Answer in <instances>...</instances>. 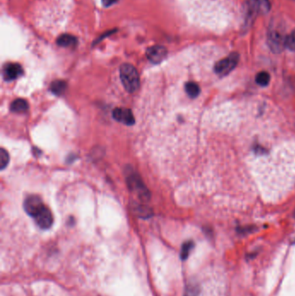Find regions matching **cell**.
Wrapping results in <instances>:
<instances>
[{"mask_svg": "<svg viewBox=\"0 0 295 296\" xmlns=\"http://www.w3.org/2000/svg\"><path fill=\"white\" fill-rule=\"evenodd\" d=\"M121 83L127 92L133 93L140 87V77L136 69L129 64H124L120 69Z\"/></svg>", "mask_w": 295, "mask_h": 296, "instance_id": "6da1fadb", "label": "cell"}, {"mask_svg": "<svg viewBox=\"0 0 295 296\" xmlns=\"http://www.w3.org/2000/svg\"><path fill=\"white\" fill-rule=\"evenodd\" d=\"M239 62V55L237 53H232L228 58H223L219 61L215 66V71L217 75L225 76L234 70Z\"/></svg>", "mask_w": 295, "mask_h": 296, "instance_id": "7a4b0ae2", "label": "cell"}, {"mask_svg": "<svg viewBox=\"0 0 295 296\" xmlns=\"http://www.w3.org/2000/svg\"><path fill=\"white\" fill-rule=\"evenodd\" d=\"M267 45L273 53H280L285 48V38L282 33L272 30L267 35Z\"/></svg>", "mask_w": 295, "mask_h": 296, "instance_id": "3957f363", "label": "cell"}, {"mask_svg": "<svg viewBox=\"0 0 295 296\" xmlns=\"http://www.w3.org/2000/svg\"><path fill=\"white\" fill-rule=\"evenodd\" d=\"M45 204H43L41 198L38 196H30L26 198L24 203V208L26 213L31 217H35L38 211L41 210Z\"/></svg>", "mask_w": 295, "mask_h": 296, "instance_id": "277c9868", "label": "cell"}, {"mask_svg": "<svg viewBox=\"0 0 295 296\" xmlns=\"http://www.w3.org/2000/svg\"><path fill=\"white\" fill-rule=\"evenodd\" d=\"M38 226L41 229H46L51 228L53 223V216L51 210H49L45 205L42 207L41 210L38 211V213L34 217Z\"/></svg>", "mask_w": 295, "mask_h": 296, "instance_id": "5b68a950", "label": "cell"}, {"mask_svg": "<svg viewBox=\"0 0 295 296\" xmlns=\"http://www.w3.org/2000/svg\"><path fill=\"white\" fill-rule=\"evenodd\" d=\"M167 56V51L164 46H152L146 51V58L152 64H160Z\"/></svg>", "mask_w": 295, "mask_h": 296, "instance_id": "8992f818", "label": "cell"}, {"mask_svg": "<svg viewBox=\"0 0 295 296\" xmlns=\"http://www.w3.org/2000/svg\"><path fill=\"white\" fill-rule=\"evenodd\" d=\"M113 117L117 121L122 122L127 126H132L135 122V119L130 109L118 108L113 112Z\"/></svg>", "mask_w": 295, "mask_h": 296, "instance_id": "52a82bcc", "label": "cell"}, {"mask_svg": "<svg viewBox=\"0 0 295 296\" xmlns=\"http://www.w3.org/2000/svg\"><path fill=\"white\" fill-rule=\"evenodd\" d=\"M247 11L250 14L266 13L270 9L268 0H247Z\"/></svg>", "mask_w": 295, "mask_h": 296, "instance_id": "ba28073f", "label": "cell"}, {"mask_svg": "<svg viewBox=\"0 0 295 296\" xmlns=\"http://www.w3.org/2000/svg\"><path fill=\"white\" fill-rule=\"evenodd\" d=\"M23 68L18 64H7L4 70V77L7 81L15 80L23 75Z\"/></svg>", "mask_w": 295, "mask_h": 296, "instance_id": "9c48e42d", "label": "cell"}, {"mask_svg": "<svg viewBox=\"0 0 295 296\" xmlns=\"http://www.w3.org/2000/svg\"><path fill=\"white\" fill-rule=\"evenodd\" d=\"M57 45L61 47H71L76 44V39L71 35H62L57 39Z\"/></svg>", "mask_w": 295, "mask_h": 296, "instance_id": "30bf717a", "label": "cell"}, {"mask_svg": "<svg viewBox=\"0 0 295 296\" xmlns=\"http://www.w3.org/2000/svg\"><path fill=\"white\" fill-rule=\"evenodd\" d=\"M28 109V103L24 99H17L11 105V110L14 113H23Z\"/></svg>", "mask_w": 295, "mask_h": 296, "instance_id": "8fae6325", "label": "cell"}, {"mask_svg": "<svg viewBox=\"0 0 295 296\" xmlns=\"http://www.w3.org/2000/svg\"><path fill=\"white\" fill-rule=\"evenodd\" d=\"M66 89V82L62 81V80H57V81H54L53 83H51V92L54 93L55 95H57V96H60L62 94H64Z\"/></svg>", "mask_w": 295, "mask_h": 296, "instance_id": "7c38bea8", "label": "cell"}, {"mask_svg": "<svg viewBox=\"0 0 295 296\" xmlns=\"http://www.w3.org/2000/svg\"><path fill=\"white\" fill-rule=\"evenodd\" d=\"M185 91L187 93L188 96H190V98H196L199 96L200 88L198 84H197L194 82H189V83L185 84Z\"/></svg>", "mask_w": 295, "mask_h": 296, "instance_id": "4fadbf2b", "label": "cell"}, {"mask_svg": "<svg viewBox=\"0 0 295 296\" xmlns=\"http://www.w3.org/2000/svg\"><path fill=\"white\" fill-rule=\"evenodd\" d=\"M255 81L257 84L260 86H267L270 82V75L266 71H261L260 73L257 74Z\"/></svg>", "mask_w": 295, "mask_h": 296, "instance_id": "5bb4252c", "label": "cell"}, {"mask_svg": "<svg viewBox=\"0 0 295 296\" xmlns=\"http://www.w3.org/2000/svg\"><path fill=\"white\" fill-rule=\"evenodd\" d=\"M194 243L192 241H188V242H184L183 246H182V249H181V258L183 260L187 259L190 254V250L193 248Z\"/></svg>", "mask_w": 295, "mask_h": 296, "instance_id": "9a60e30c", "label": "cell"}, {"mask_svg": "<svg viewBox=\"0 0 295 296\" xmlns=\"http://www.w3.org/2000/svg\"><path fill=\"white\" fill-rule=\"evenodd\" d=\"M10 156L7 151L1 148L0 149V169L4 170L9 164Z\"/></svg>", "mask_w": 295, "mask_h": 296, "instance_id": "2e32d148", "label": "cell"}, {"mask_svg": "<svg viewBox=\"0 0 295 296\" xmlns=\"http://www.w3.org/2000/svg\"><path fill=\"white\" fill-rule=\"evenodd\" d=\"M285 48L295 51V31L285 38Z\"/></svg>", "mask_w": 295, "mask_h": 296, "instance_id": "e0dca14e", "label": "cell"}, {"mask_svg": "<svg viewBox=\"0 0 295 296\" xmlns=\"http://www.w3.org/2000/svg\"><path fill=\"white\" fill-rule=\"evenodd\" d=\"M119 0H102L103 6L106 7H111L115 3H117Z\"/></svg>", "mask_w": 295, "mask_h": 296, "instance_id": "ac0fdd59", "label": "cell"}]
</instances>
